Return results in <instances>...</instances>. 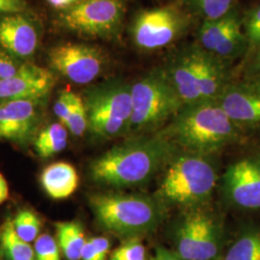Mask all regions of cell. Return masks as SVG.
Returning a JSON list of instances; mask_svg holds the SVG:
<instances>
[{
    "instance_id": "6da1fadb",
    "label": "cell",
    "mask_w": 260,
    "mask_h": 260,
    "mask_svg": "<svg viewBox=\"0 0 260 260\" xmlns=\"http://www.w3.org/2000/svg\"><path fill=\"white\" fill-rule=\"evenodd\" d=\"M177 153V146L159 132L133 136L94 159L90 175L93 181L115 188L142 185Z\"/></svg>"
},
{
    "instance_id": "7a4b0ae2",
    "label": "cell",
    "mask_w": 260,
    "mask_h": 260,
    "mask_svg": "<svg viewBox=\"0 0 260 260\" xmlns=\"http://www.w3.org/2000/svg\"><path fill=\"white\" fill-rule=\"evenodd\" d=\"M239 131L218 101H213L184 105L159 133L185 152L207 156L233 144Z\"/></svg>"
},
{
    "instance_id": "3957f363",
    "label": "cell",
    "mask_w": 260,
    "mask_h": 260,
    "mask_svg": "<svg viewBox=\"0 0 260 260\" xmlns=\"http://www.w3.org/2000/svg\"><path fill=\"white\" fill-rule=\"evenodd\" d=\"M162 68L183 105L218 101L232 81L230 63L198 43L180 48Z\"/></svg>"
},
{
    "instance_id": "277c9868",
    "label": "cell",
    "mask_w": 260,
    "mask_h": 260,
    "mask_svg": "<svg viewBox=\"0 0 260 260\" xmlns=\"http://www.w3.org/2000/svg\"><path fill=\"white\" fill-rule=\"evenodd\" d=\"M90 205L102 228L123 237L151 233L165 217V205L149 196L98 194Z\"/></svg>"
},
{
    "instance_id": "5b68a950",
    "label": "cell",
    "mask_w": 260,
    "mask_h": 260,
    "mask_svg": "<svg viewBox=\"0 0 260 260\" xmlns=\"http://www.w3.org/2000/svg\"><path fill=\"white\" fill-rule=\"evenodd\" d=\"M178 153L165 168L156 199L164 205L199 208L213 193L217 172L207 156Z\"/></svg>"
},
{
    "instance_id": "8992f818",
    "label": "cell",
    "mask_w": 260,
    "mask_h": 260,
    "mask_svg": "<svg viewBox=\"0 0 260 260\" xmlns=\"http://www.w3.org/2000/svg\"><path fill=\"white\" fill-rule=\"evenodd\" d=\"M132 113L128 133L144 135L171 121L184 106L163 68H156L131 85Z\"/></svg>"
},
{
    "instance_id": "52a82bcc",
    "label": "cell",
    "mask_w": 260,
    "mask_h": 260,
    "mask_svg": "<svg viewBox=\"0 0 260 260\" xmlns=\"http://www.w3.org/2000/svg\"><path fill=\"white\" fill-rule=\"evenodd\" d=\"M88 128L100 138H113L128 133L132 113L131 85L111 79L89 88L83 99Z\"/></svg>"
},
{
    "instance_id": "ba28073f",
    "label": "cell",
    "mask_w": 260,
    "mask_h": 260,
    "mask_svg": "<svg viewBox=\"0 0 260 260\" xmlns=\"http://www.w3.org/2000/svg\"><path fill=\"white\" fill-rule=\"evenodd\" d=\"M192 15L176 5L142 10L130 25L132 42L135 47L146 51L168 47L188 31Z\"/></svg>"
},
{
    "instance_id": "9c48e42d",
    "label": "cell",
    "mask_w": 260,
    "mask_h": 260,
    "mask_svg": "<svg viewBox=\"0 0 260 260\" xmlns=\"http://www.w3.org/2000/svg\"><path fill=\"white\" fill-rule=\"evenodd\" d=\"M126 0H79L60 13V23L79 35L112 38L121 31Z\"/></svg>"
},
{
    "instance_id": "30bf717a",
    "label": "cell",
    "mask_w": 260,
    "mask_h": 260,
    "mask_svg": "<svg viewBox=\"0 0 260 260\" xmlns=\"http://www.w3.org/2000/svg\"><path fill=\"white\" fill-rule=\"evenodd\" d=\"M223 233L213 216L194 208L178 222L176 253L182 260H213L221 251Z\"/></svg>"
},
{
    "instance_id": "8fae6325",
    "label": "cell",
    "mask_w": 260,
    "mask_h": 260,
    "mask_svg": "<svg viewBox=\"0 0 260 260\" xmlns=\"http://www.w3.org/2000/svg\"><path fill=\"white\" fill-rule=\"evenodd\" d=\"M197 39L207 52L230 64L247 52L243 19L236 8L219 19L203 20Z\"/></svg>"
},
{
    "instance_id": "7c38bea8",
    "label": "cell",
    "mask_w": 260,
    "mask_h": 260,
    "mask_svg": "<svg viewBox=\"0 0 260 260\" xmlns=\"http://www.w3.org/2000/svg\"><path fill=\"white\" fill-rule=\"evenodd\" d=\"M49 64L57 73L79 85L93 82L103 74L105 56L98 47L69 43L52 47Z\"/></svg>"
},
{
    "instance_id": "4fadbf2b",
    "label": "cell",
    "mask_w": 260,
    "mask_h": 260,
    "mask_svg": "<svg viewBox=\"0 0 260 260\" xmlns=\"http://www.w3.org/2000/svg\"><path fill=\"white\" fill-rule=\"evenodd\" d=\"M230 119L239 127L260 126V81H231L218 99Z\"/></svg>"
},
{
    "instance_id": "5bb4252c",
    "label": "cell",
    "mask_w": 260,
    "mask_h": 260,
    "mask_svg": "<svg viewBox=\"0 0 260 260\" xmlns=\"http://www.w3.org/2000/svg\"><path fill=\"white\" fill-rule=\"evenodd\" d=\"M223 194L233 205L260 208V160L246 158L228 168L223 178Z\"/></svg>"
},
{
    "instance_id": "9a60e30c",
    "label": "cell",
    "mask_w": 260,
    "mask_h": 260,
    "mask_svg": "<svg viewBox=\"0 0 260 260\" xmlns=\"http://www.w3.org/2000/svg\"><path fill=\"white\" fill-rule=\"evenodd\" d=\"M55 85L51 72L33 64L19 67L16 74L0 80V101L38 102L47 96Z\"/></svg>"
},
{
    "instance_id": "2e32d148",
    "label": "cell",
    "mask_w": 260,
    "mask_h": 260,
    "mask_svg": "<svg viewBox=\"0 0 260 260\" xmlns=\"http://www.w3.org/2000/svg\"><path fill=\"white\" fill-rule=\"evenodd\" d=\"M36 103L19 100L0 103V140L22 145L33 139L40 119Z\"/></svg>"
},
{
    "instance_id": "e0dca14e",
    "label": "cell",
    "mask_w": 260,
    "mask_h": 260,
    "mask_svg": "<svg viewBox=\"0 0 260 260\" xmlns=\"http://www.w3.org/2000/svg\"><path fill=\"white\" fill-rule=\"evenodd\" d=\"M38 46V34L32 22L20 14H9L0 19V47L13 55H32Z\"/></svg>"
},
{
    "instance_id": "ac0fdd59",
    "label": "cell",
    "mask_w": 260,
    "mask_h": 260,
    "mask_svg": "<svg viewBox=\"0 0 260 260\" xmlns=\"http://www.w3.org/2000/svg\"><path fill=\"white\" fill-rule=\"evenodd\" d=\"M78 175L71 164L57 162L46 168L41 182L47 195L53 199H66L74 194L78 187Z\"/></svg>"
},
{
    "instance_id": "d6986e66",
    "label": "cell",
    "mask_w": 260,
    "mask_h": 260,
    "mask_svg": "<svg viewBox=\"0 0 260 260\" xmlns=\"http://www.w3.org/2000/svg\"><path fill=\"white\" fill-rule=\"evenodd\" d=\"M57 243L69 260L81 259L86 238L81 223L77 221L56 223Z\"/></svg>"
},
{
    "instance_id": "ffe728a7",
    "label": "cell",
    "mask_w": 260,
    "mask_h": 260,
    "mask_svg": "<svg viewBox=\"0 0 260 260\" xmlns=\"http://www.w3.org/2000/svg\"><path fill=\"white\" fill-rule=\"evenodd\" d=\"M0 243L9 260H35L34 248L17 234L11 219H7L1 228Z\"/></svg>"
},
{
    "instance_id": "44dd1931",
    "label": "cell",
    "mask_w": 260,
    "mask_h": 260,
    "mask_svg": "<svg viewBox=\"0 0 260 260\" xmlns=\"http://www.w3.org/2000/svg\"><path fill=\"white\" fill-rule=\"evenodd\" d=\"M68 132L65 125L55 122L42 130L35 140V149L39 156L49 158L65 149Z\"/></svg>"
},
{
    "instance_id": "7402d4cb",
    "label": "cell",
    "mask_w": 260,
    "mask_h": 260,
    "mask_svg": "<svg viewBox=\"0 0 260 260\" xmlns=\"http://www.w3.org/2000/svg\"><path fill=\"white\" fill-rule=\"evenodd\" d=\"M223 260H260V232L243 233L233 243Z\"/></svg>"
},
{
    "instance_id": "603a6c76",
    "label": "cell",
    "mask_w": 260,
    "mask_h": 260,
    "mask_svg": "<svg viewBox=\"0 0 260 260\" xmlns=\"http://www.w3.org/2000/svg\"><path fill=\"white\" fill-rule=\"evenodd\" d=\"M192 14L203 20L219 19L235 8L236 0H184Z\"/></svg>"
},
{
    "instance_id": "cb8c5ba5",
    "label": "cell",
    "mask_w": 260,
    "mask_h": 260,
    "mask_svg": "<svg viewBox=\"0 0 260 260\" xmlns=\"http://www.w3.org/2000/svg\"><path fill=\"white\" fill-rule=\"evenodd\" d=\"M243 30L247 42L246 56L251 58L260 48V5L243 19Z\"/></svg>"
},
{
    "instance_id": "d4e9b609",
    "label": "cell",
    "mask_w": 260,
    "mask_h": 260,
    "mask_svg": "<svg viewBox=\"0 0 260 260\" xmlns=\"http://www.w3.org/2000/svg\"><path fill=\"white\" fill-rule=\"evenodd\" d=\"M17 234L23 241L32 243L39 237L41 222L36 214L30 210H21L13 220Z\"/></svg>"
},
{
    "instance_id": "484cf974",
    "label": "cell",
    "mask_w": 260,
    "mask_h": 260,
    "mask_svg": "<svg viewBox=\"0 0 260 260\" xmlns=\"http://www.w3.org/2000/svg\"><path fill=\"white\" fill-rule=\"evenodd\" d=\"M66 127L75 136H81L88 128V117L83 99L75 94L73 107L66 122Z\"/></svg>"
},
{
    "instance_id": "4316f807",
    "label": "cell",
    "mask_w": 260,
    "mask_h": 260,
    "mask_svg": "<svg viewBox=\"0 0 260 260\" xmlns=\"http://www.w3.org/2000/svg\"><path fill=\"white\" fill-rule=\"evenodd\" d=\"M59 245L49 234L39 235L34 244L35 260H61Z\"/></svg>"
},
{
    "instance_id": "83f0119b",
    "label": "cell",
    "mask_w": 260,
    "mask_h": 260,
    "mask_svg": "<svg viewBox=\"0 0 260 260\" xmlns=\"http://www.w3.org/2000/svg\"><path fill=\"white\" fill-rule=\"evenodd\" d=\"M110 260H148L147 251L142 242L133 238L113 251Z\"/></svg>"
},
{
    "instance_id": "f1b7e54d",
    "label": "cell",
    "mask_w": 260,
    "mask_h": 260,
    "mask_svg": "<svg viewBox=\"0 0 260 260\" xmlns=\"http://www.w3.org/2000/svg\"><path fill=\"white\" fill-rule=\"evenodd\" d=\"M110 250V242L106 237L88 239L81 252V260H106Z\"/></svg>"
},
{
    "instance_id": "f546056e",
    "label": "cell",
    "mask_w": 260,
    "mask_h": 260,
    "mask_svg": "<svg viewBox=\"0 0 260 260\" xmlns=\"http://www.w3.org/2000/svg\"><path fill=\"white\" fill-rule=\"evenodd\" d=\"M76 93L71 91H64L60 93L54 105V112L60 122L65 125L73 107Z\"/></svg>"
},
{
    "instance_id": "4dcf8cb0",
    "label": "cell",
    "mask_w": 260,
    "mask_h": 260,
    "mask_svg": "<svg viewBox=\"0 0 260 260\" xmlns=\"http://www.w3.org/2000/svg\"><path fill=\"white\" fill-rule=\"evenodd\" d=\"M244 78H250L260 81V48L256 51V53L251 57L249 66L247 67L246 75Z\"/></svg>"
},
{
    "instance_id": "1f68e13d",
    "label": "cell",
    "mask_w": 260,
    "mask_h": 260,
    "mask_svg": "<svg viewBox=\"0 0 260 260\" xmlns=\"http://www.w3.org/2000/svg\"><path fill=\"white\" fill-rule=\"evenodd\" d=\"M23 9V0H0V14H18Z\"/></svg>"
},
{
    "instance_id": "d6a6232c",
    "label": "cell",
    "mask_w": 260,
    "mask_h": 260,
    "mask_svg": "<svg viewBox=\"0 0 260 260\" xmlns=\"http://www.w3.org/2000/svg\"><path fill=\"white\" fill-rule=\"evenodd\" d=\"M19 68L15 65L12 60L6 56L0 54V80L9 78L15 75Z\"/></svg>"
},
{
    "instance_id": "836d02e7",
    "label": "cell",
    "mask_w": 260,
    "mask_h": 260,
    "mask_svg": "<svg viewBox=\"0 0 260 260\" xmlns=\"http://www.w3.org/2000/svg\"><path fill=\"white\" fill-rule=\"evenodd\" d=\"M152 260H182L176 251H171L164 247H158Z\"/></svg>"
},
{
    "instance_id": "e575fe53",
    "label": "cell",
    "mask_w": 260,
    "mask_h": 260,
    "mask_svg": "<svg viewBox=\"0 0 260 260\" xmlns=\"http://www.w3.org/2000/svg\"><path fill=\"white\" fill-rule=\"evenodd\" d=\"M8 196H9L8 183L5 177L0 174V205L8 199Z\"/></svg>"
},
{
    "instance_id": "d590c367",
    "label": "cell",
    "mask_w": 260,
    "mask_h": 260,
    "mask_svg": "<svg viewBox=\"0 0 260 260\" xmlns=\"http://www.w3.org/2000/svg\"><path fill=\"white\" fill-rule=\"evenodd\" d=\"M47 2L58 9H67L71 6H73L76 2L79 0H47Z\"/></svg>"
},
{
    "instance_id": "8d00e7d4",
    "label": "cell",
    "mask_w": 260,
    "mask_h": 260,
    "mask_svg": "<svg viewBox=\"0 0 260 260\" xmlns=\"http://www.w3.org/2000/svg\"><path fill=\"white\" fill-rule=\"evenodd\" d=\"M0 260H4L3 259V251H2V250H0Z\"/></svg>"
}]
</instances>
